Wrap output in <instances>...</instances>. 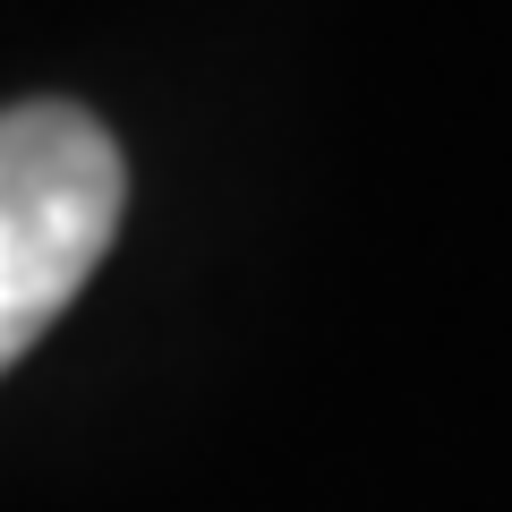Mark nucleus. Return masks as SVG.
Segmentation results:
<instances>
[{"label":"nucleus","mask_w":512,"mask_h":512,"mask_svg":"<svg viewBox=\"0 0 512 512\" xmlns=\"http://www.w3.org/2000/svg\"><path fill=\"white\" fill-rule=\"evenodd\" d=\"M128 205L120 146L77 103L0 111V376L86 291Z\"/></svg>","instance_id":"obj_1"}]
</instances>
